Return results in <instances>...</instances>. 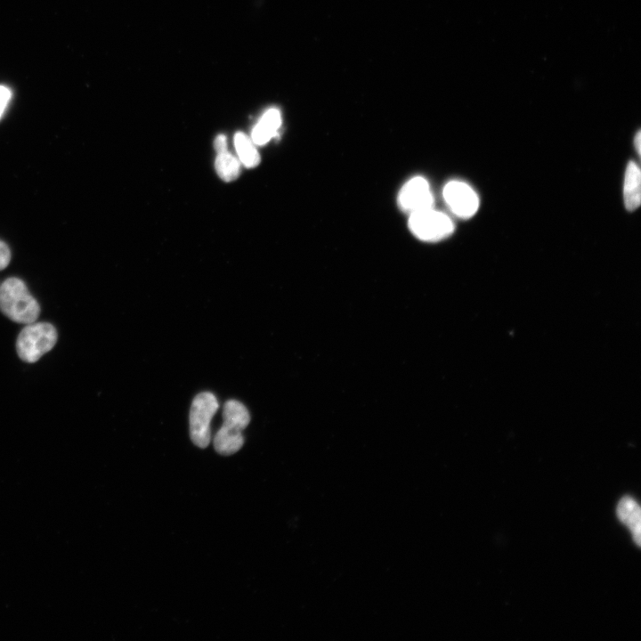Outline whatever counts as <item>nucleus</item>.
I'll return each mask as SVG.
<instances>
[{
    "label": "nucleus",
    "mask_w": 641,
    "mask_h": 641,
    "mask_svg": "<svg viewBox=\"0 0 641 641\" xmlns=\"http://www.w3.org/2000/svg\"><path fill=\"white\" fill-rule=\"evenodd\" d=\"M215 149L218 153L227 151V141L223 134H219L215 140Z\"/></svg>",
    "instance_id": "2eb2a0df"
},
{
    "label": "nucleus",
    "mask_w": 641,
    "mask_h": 641,
    "mask_svg": "<svg viewBox=\"0 0 641 641\" xmlns=\"http://www.w3.org/2000/svg\"><path fill=\"white\" fill-rule=\"evenodd\" d=\"M409 227L416 237L425 241L442 239L454 229L450 217L433 207L410 214Z\"/></svg>",
    "instance_id": "39448f33"
},
{
    "label": "nucleus",
    "mask_w": 641,
    "mask_h": 641,
    "mask_svg": "<svg viewBox=\"0 0 641 641\" xmlns=\"http://www.w3.org/2000/svg\"><path fill=\"white\" fill-rule=\"evenodd\" d=\"M640 169L635 162H629L625 172L623 184V199L629 211L637 209L640 204Z\"/></svg>",
    "instance_id": "1a4fd4ad"
},
{
    "label": "nucleus",
    "mask_w": 641,
    "mask_h": 641,
    "mask_svg": "<svg viewBox=\"0 0 641 641\" xmlns=\"http://www.w3.org/2000/svg\"><path fill=\"white\" fill-rule=\"evenodd\" d=\"M281 124L280 113L277 109L268 110L252 131L255 144L264 145L277 134Z\"/></svg>",
    "instance_id": "9d476101"
},
{
    "label": "nucleus",
    "mask_w": 641,
    "mask_h": 641,
    "mask_svg": "<svg viewBox=\"0 0 641 641\" xmlns=\"http://www.w3.org/2000/svg\"><path fill=\"white\" fill-rule=\"evenodd\" d=\"M443 198L451 211L461 218L471 217L478 209L476 193L463 182H449L443 189Z\"/></svg>",
    "instance_id": "423d86ee"
},
{
    "label": "nucleus",
    "mask_w": 641,
    "mask_h": 641,
    "mask_svg": "<svg viewBox=\"0 0 641 641\" xmlns=\"http://www.w3.org/2000/svg\"><path fill=\"white\" fill-rule=\"evenodd\" d=\"M634 142H635V147H636V149H637V153L640 154V150H641V147H640V144H641V135H640V132H637V135H636V137H635Z\"/></svg>",
    "instance_id": "dca6fc26"
},
{
    "label": "nucleus",
    "mask_w": 641,
    "mask_h": 641,
    "mask_svg": "<svg viewBox=\"0 0 641 641\" xmlns=\"http://www.w3.org/2000/svg\"><path fill=\"white\" fill-rule=\"evenodd\" d=\"M57 337L56 329L49 322L26 324L16 340L17 353L25 362H36L53 349Z\"/></svg>",
    "instance_id": "7ed1b4c3"
},
{
    "label": "nucleus",
    "mask_w": 641,
    "mask_h": 641,
    "mask_svg": "<svg viewBox=\"0 0 641 641\" xmlns=\"http://www.w3.org/2000/svg\"><path fill=\"white\" fill-rule=\"evenodd\" d=\"M617 515L631 531L633 540L637 546L641 541V517L640 507L637 501L630 497H624L617 507Z\"/></svg>",
    "instance_id": "6e6552de"
},
{
    "label": "nucleus",
    "mask_w": 641,
    "mask_h": 641,
    "mask_svg": "<svg viewBox=\"0 0 641 641\" xmlns=\"http://www.w3.org/2000/svg\"><path fill=\"white\" fill-rule=\"evenodd\" d=\"M398 202L410 214L431 208L434 199L427 181L421 176L408 181L399 193Z\"/></svg>",
    "instance_id": "0eeeda50"
},
{
    "label": "nucleus",
    "mask_w": 641,
    "mask_h": 641,
    "mask_svg": "<svg viewBox=\"0 0 641 641\" xmlns=\"http://www.w3.org/2000/svg\"><path fill=\"white\" fill-rule=\"evenodd\" d=\"M234 145L242 164L247 167H255L260 162V156L252 141L243 133L234 135Z\"/></svg>",
    "instance_id": "9b49d317"
},
{
    "label": "nucleus",
    "mask_w": 641,
    "mask_h": 641,
    "mask_svg": "<svg viewBox=\"0 0 641 641\" xmlns=\"http://www.w3.org/2000/svg\"><path fill=\"white\" fill-rule=\"evenodd\" d=\"M215 166L218 175L225 182L237 179L240 172L239 160L228 151L218 153Z\"/></svg>",
    "instance_id": "f8f14e48"
},
{
    "label": "nucleus",
    "mask_w": 641,
    "mask_h": 641,
    "mask_svg": "<svg viewBox=\"0 0 641 641\" xmlns=\"http://www.w3.org/2000/svg\"><path fill=\"white\" fill-rule=\"evenodd\" d=\"M11 260V251L8 246L0 240V271L6 268Z\"/></svg>",
    "instance_id": "ddd939ff"
},
{
    "label": "nucleus",
    "mask_w": 641,
    "mask_h": 641,
    "mask_svg": "<svg viewBox=\"0 0 641 641\" xmlns=\"http://www.w3.org/2000/svg\"><path fill=\"white\" fill-rule=\"evenodd\" d=\"M0 311L11 320L26 325L37 320L41 309L24 281L11 277L0 285Z\"/></svg>",
    "instance_id": "f257e3e1"
},
{
    "label": "nucleus",
    "mask_w": 641,
    "mask_h": 641,
    "mask_svg": "<svg viewBox=\"0 0 641 641\" xmlns=\"http://www.w3.org/2000/svg\"><path fill=\"white\" fill-rule=\"evenodd\" d=\"M12 93L6 86L0 85V118L2 117L8 101L11 99Z\"/></svg>",
    "instance_id": "4468645a"
},
{
    "label": "nucleus",
    "mask_w": 641,
    "mask_h": 641,
    "mask_svg": "<svg viewBox=\"0 0 641 641\" xmlns=\"http://www.w3.org/2000/svg\"><path fill=\"white\" fill-rule=\"evenodd\" d=\"M223 423L214 437V447L219 454L229 456L242 447V431L249 424L250 416L244 404L229 400L223 405Z\"/></svg>",
    "instance_id": "f03ea898"
},
{
    "label": "nucleus",
    "mask_w": 641,
    "mask_h": 641,
    "mask_svg": "<svg viewBox=\"0 0 641 641\" xmlns=\"http://www.w3.org/2000/svg\"><path fill=\"white\" fill-rule=\"evenodd\" d=\"M219 408L216 397L210 392L197 394L190 410V436L192 442L206 448L211 440L210 422Z\"/></svg>",
    "instance_id": "20e7f679"
}]
</instances>
